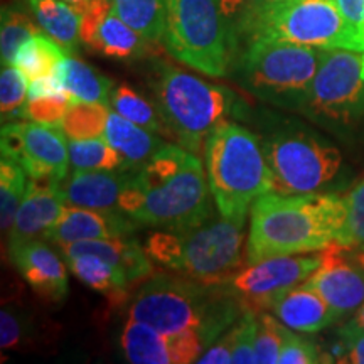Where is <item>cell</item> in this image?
Listing matches in <instances>:
<instances>
[{
	"label": "cell",
	"instance_id": "cell-44",
	"mask_svg": "<svg viewBox=\"0 0 364 364\" xmlns=\"http://www.w3.org/2000/svg\"><path fill=\"white\" fill-rule=\"evenodd\" d=\"M233 348H235L233 332H231V329H230L216 341L215 346H211V348L206 349V351L201 354V358H199L196 363H199V364L233 363Z\"/></svg>",
	"mask_w": 364,
	"mask_h": 364
},
{
	"label": "cell",
	"instance_id": "cell-36",
	"mask_svg": "<svg viewBox=\"0 0 364 364\" xmlns=\"http://www.w3.org/2000/svg\"><path fill=\"white\" fill-rule=\"evenodd\" d=\"M344 199L348 218L338 243L349 250L364 248V181L358 182Z\"/></svg>",
	"mask_w": 364,
	"mask_h": 364
},
{
	"label": "cell",
	"instance_id": "cell-27",
	"mask_svg": "<svg viewBox=\"0 0 364 364\" xmlns=\"http://www.w3.org/2000/svg\"><path fill=\"white\" fill-rule=\"evenodd\" d=\"M68 51L53 38L36 34L34 38L26 41L17 51L12 65L24 73L27 80L34 81L44 76L54 75Z\"/></svg>",
	"mask_w": 364,
	"mask_h": 364
},
{
	"label": "cell",
	"instance_id": "cell-42",
	"mask_svg": "<svg viewBox=\"0 0 364 364\" xmlns=\"http://www.w3.org/2000/svg\"><path fill=\"white\" fill-rule=\"evenodd\" d=\"M24 321L11 309H2L0 314V344L4 349H12L24 338Z\"/></svg>",
	"mask_w": 364,
	"mask_h": 364
},
{
	"label": "cell",
	"instance_id": "cell-46",
	"mask_svg": "<svg viewBox=\"0 0 364 364\" xmlns=\"http://www.w3.org/2000/svg\"><path fill=\"white\" fill-rule=\"evenodd\" d=\"M354 321H356L361 327H364V304L358 309L356 314H354Z\"/></svg>",
	"mask_w": 364,
	"mask_h": 364
},
{
	"label": "cell",
	"instance_id": "cell-40",
	"mask_svg": "<svg viewBox=\"0 0 364 364\" xmlns=\"http://www.w3.org/2000/svg\"><path fill=\"white\" fill-rule=\"evenodd\" d=\"M332 359L324 356L312 341L295 334L290 327H284V344L280 351V364H316L329 363Z\"/></svg>",
	"mask_w": 364,
	"mask_h": 364
},
{
	"label": "cell",
	"instance_id": "cell-7",
	"mask_svg": "<svg viewBox=\"0 0 364 364\" xmlns=\"http://www.w3.org/2000/svg\"><path fill=\"white\" fill-rule=\"evenodd\" d=\"M167 51L182 65L221 78L236 56V39L221 0H164Z\"/></svg>",
	"mask_w": 364,
	"mask_h": 364
},
{
	"label": "cell",
	"instance_id": "cell-23",
	"mask_svg": "<svg viewBox=\"0 0 364 364\" xmlns=\"http://www.w3.org/2000/svg\"><path fill=\"white\" fill-rule=\"evenodd\" d=\"M105 140L120 154L125 171H139L162 147V140L144 127L127 120L120 113L110 112Z\"/></svg>",
	"mask_w": 364,
	"mask_h": 364
},
{
	"label": "cell",
	"instance_id": "cell-11",
	"mask_svg": "<svg viewBox=\"0 0 364 364\" xmlns=\"http://www.w3.org/2000/svg\"><path fill=\"white\" fill-rule=\"evenodd\" d=\"M255 38L317 49L364 51L334 0H284L262 17L250 39Z\"/></svg>",
	"mask_w": 364,
	"mask_h": 364
},
{
	"label": "cell",
	"instance_id": "cell-35",
	"mask_svg": "<svg viewBox=\"0 0 364 364\" xmlns=\"http://www.w3.org/2000/svg\"><path fill=\"white\" fill-rule=\"evenodd\" d=\"M27 76L19 68L14 65L2 68L0 76V108H2V120H14L24 117V110L29 97Z\"/></svg>",
	"mask_w": 364,
	"mask_h": 364
},
{
	"label": "cell",
	"instance_id": "cell-24",
	"mask_svg": "<svg viewBox=\"0 0 364 364\" xmlns=\"http://www.w3.org/2000/svg\"><path fill=\"white\" fill-rule=\"evenodd\" d=\"M43 33L66 49L76 53L81 43V14L65 0H26Z\"/></svg>",
	"mask_w": 364,
	"mask_h": 364
},
{
	"label": "cell",
	"instance_id": "cell-37",
	"mask_svg": "<svg viewBox=\"0 0 364 364\" xmlns=\"http://www.w3.org/2000/svg\"><path fill=\"white\" fill-rule=\"evenodd\" d=\"M257 329L258 312L255 307L247 306L238 321L231 326L233 332V363L236 364H255L257 363Z\"/></svg>",
	"mask_w": 364,
	"mask_h": 364
},
{
	"label": "cell",
	"instance_id": "cell-21",
	"mask_svg": "<svg viewBox=\"0 0 364 364\" xmlns=\"http://www.w3.org/2000/svg\"><path fill=\"white\" fill-rule=\"evenodd\" d=\"M59 248H61L65 258L78 257V255H97V257L120 268L125 273L130 285L139 284V282L154 275V268L147 252L140 247L139 241L130 238V236L75 241V243L63 245Z\"/></svg>",
	"mask_w": 364,
	"mask_h": 364
},
{
	"label": "cell",
	"instance_id": "cell-45",
	"mask_svg": "<svg viewBox=\"0 0 364 364\" xmlns=\"http://www.w3.org/2000/svg\"><path fill=\"white\" fill-rule=\"evenodd\" d=\"M349 257L351 260L356 263L358 267L364 268V248H358V250H349Z\"/></svg>",
	"mask_w": 364,
	"mask_h": 364
},
{
	"label": "cell",
	"instance_id": "cell-47",
	"mask_svg": "<svg viewBox=\"0 0 364 364\" xmlns=\"http://www.w3.org/2000/svg\"><path fill=\"white\" fill-rule=\"evenodd\" d=\"M65 2H68V4H71V6H73V7H76V9H78V11H80V9H81V7H85V6H86V4H88V2H91V0H65Z\"/></svg>",
	"mask_w": 364,
	"mask_h": 364
},
{
	"label": "cell",
	"instance_id": "cell-43",
	"mask_svg": "<svg viewBox=\"0 0 364 364\" xmlns=\"http://www.w3.org/2000/svg\"><path fill=\"white\" fill-rule=\"evenodd\" d=\"M334 4L364 48V0H334Z\"/></svg>",
	"mask_w": 364,
	"mask_h": 364
},
{
	"label": "cell",
	"instance_id": "cell-25",
	"mask_svg": "<svg viewBox=\"0 0 364 364\" xmlns=\"http://www.w3.org/2000/svg\"><path fill=\"white\" fill-rule=\"evenodd\" d=\"M70 270L95 292L103 294L112 304H120L129 297L130 284L120 268L97 255H78L66 258Z\"/></svg>",
	"mask_w": 364,
	"mask_h": 364
},
{
	"label": "cell",
	"instance_id": "cell-13",
	"mask_svg": "<svg viewBox=\"0 0 364 364\" xmlns=\"http://www.w3.org/2000/svg\"><path fill=\"white\" fill-rule=\"evenodd\" d=\"M318 265L321 252L273 257L236 272L223 285L247 306L268 309L290 289L304 284Z\"/></svg>",
	"mask_w": 364,
	"mask_h": 364
},
{
	"label": "cell",
	"instance_id": "cell-34",
	"mask_svg": "<svg viewBox=\"0 0 364 364\" xmlns=\"http://www.w3.org/2000/svg\"><path fill=\"white\" fill-rule=\"evenodd\" d=\"M236 44L248 41L265 14L284 0H221Z\"/></svg>",
	"mask_w": 364,
	"mask_h": 364
},
{
	"label": "cell",
	"instance_id": "cell-2",
	"mask_svg": "<svg viewBox=\"0 0 364 364\" xmlns=\"http://www.w3.org/2000/svg\"><path fill=\"white\" fill-rule=\"evenodd\" d=\"M348 208L336 194H262L252 206L248 265L273 257L321 252L343 233Z\"/></svg>",
	"mask_w": 364,
	"mask_h": 364
},
{
	"label": "cell",
	"instance_id": "cell-41",
	"mask_svg": "<svg viewBox=\"0 0 364 364\" xmlns=\"http://www.w3.org/2000/svg\"><path fill=\"white\" fill-rule=\"evenodd\" d=\"M339 336L343 341L341 344H343L344 358H348V363L364 364V327L353 318L341 327Z\"/></svg>",
	"mask_w": 364,
	"mask_h": 364
},
{
	"label": "cell",
	"instance_id": "cell-9",
	"mask_svg": "<svg viewBox=\"0 0 364 364\" xmlns=\"http://www.w3.org/2000/svg\"><path fill=\"white\" fill-rule=\"evenodd\" d=\"M300 113L339 139L358 136L364 129L363 53L322 49Z\"/></svg>",
	"mask_w": 364,
	"mask_h": 364
},
{
	"label": "cell",
	"instance_id": "cell-48",
	"mask_svg": "<svg viewBox=\"0 0 364 364\" xmlns=\"http://www.w3.org/2000/svg\"><path fill=\"white\" fill-rule=\"evenodd\" d=\"M363 76H364V51H363Z\"/></svg>",
	"mask_w": 364,
	"mask_h": 364
},
{
	"label": "cell",
	"instance_id": "cell-10",
	"mask_svg": "<svg viewBox=\"0 0 364 364\" xmlns=\"http://www.w3.org/2000/svg\"><path fill=\"white\" fill-rule=\"evenodd\" d=\"M272 171L273 191L280 194L318 193L339 174V149L316 130L302 125H284L263 140Z\"/></svg>",
	"mask_w": 364,
	"mask_h": 364
},
{
	"label": "cell",
	"instance_id": "cell-17",
	"mask_svg": "<svg viewBox=\"0 0 364 364\" xmlns=\"http://www.w3.org/2000/svg\"><path fill=\"white\" fill-rule=\"evenodd\" d=\"M81 43L105 58L129 61L142 56L149 41L122 21L113 9H95L81 19Z\"/></svg>",
	"mask_w": 364,
	"mask_h": 364
},
{
	"label": "cell",
	"instance_id": "cell-6",
	"mask_svg": "<svg viewBox=\"0 0 364 364\" xmlns=\"http://www.w3.org/2000/svg\"><path fill=\"white\" fill-rule=\"evenodd\" d=\"M243 226L213 218L193 230L157 231L145 241L150 260L189 279L223 284L243 265Z\"/></svg>",
	"mask_w": 364,
	"mask_h": 364
},
{
	"label": "cell",
	"instance_id": "cell-12",
	"mask_svg": "<svg viewBox=\"0 0 364 364\" xmlns=\"http://www.w3.org/2000/svg\"><path fill=\"white\" fill-rule=\"evenodd\" d=\"M61 125L9 122L2 127L4 157H11L24 167L29 179L63 182L70 169V149Z\"/></svg>",
	"mask_w": 364,
	"mask_h": 364
},
{
	"label": "cell",
	"instance_id": "cell-26",
	"mask_svg": "<svg viewBox=\"0 0 364 364\" xmlns=\"http://www.w3.org/2000/svg\"><path fill=\"white\" fill-rule=\"evenodd\" d=\"M56 75L73 102L103 105L112 102L113 81L78 58L66 56L58 66Z\"/></svg>",
	"mask_w": 364,
	"mask_h": 364
},
{
	"label": "cell",
	"instance_id": "cell-38",
	"mask_svg": "<svg viewBox=\"0 0 364 364\" xmlns=\"http://www.w3.org/2000/svg\"><path fill=\"white\" fill-rule=\"evenodd\" d=\"M284 327L285 324L272 317L270 314L258 312V329H257V363L275 364L280 359L282 344H284Z\"/></svg>",
	"mask_w": 364,
	"mask_h": 364
},
{
	"label": "cell",
	"instance_id": "cell-30",
	"mask_svg": "<svg viewBox=\"0 0 364 364\" xmlns=\"http://www.w3.org/2000/svg\"><path fill=\"white\" fill-rule=\"evenodd\" d=\"M38 22L33 21L29 12L19 6H9L2 9V27H0V51H2V66L14 63L17 51L26 41L41 34Z\"/></svg>",
	"mask_w": 364,
	"mask_h": 364
},
{
	"label": "cell",
	"instance_id": "cell-8",
	"mask_svg": "<svg viewBox=\"0 0 364 364\" xmlns=\"http://www.w3.org/2000/svg\"><path fill=\"white\" fill-rule=\"evenodd\" d=\"M322 49L255 38L236 63L240 83L262 102L300 112L321 63Z\"/></svg>",
	"mask_w": 364,
	"mask_h": 364
},
{
	"label": "cell",
	"instance_id": "cell-33",
	"mask_svg": "<svg viewBox=\"0 0 364 364\" xmlns=\"http://www.w3.org/2000/svg\"><path fill=\"white\" fill-rule=\"evenodd\" d=\"M112 105L117 113L125 117L127 120L144 127L154 134L167 135V129L164 125L157 107H152L147 100L140 97L129 85H118L112 93Z\"/></svg>",
	"mask_w": 364,
	"mask_h": 364
},
{
	"label": "cell",
	"instance_id": "cell-32",
	"mask_svg": "<svg viewBox=\"0 0 364 364\" xmlns=\"http://www.w3.org/2000/svg\"><path fill=\"white\" fill-rule=\"evenodd\" d=\"M68 149L75 171H117L124 166L120 154L100 136L83 140L70 139Z\"/></svg>",
	"mask_w": 364,
	"mask_h": 364
},
{
	"label": "cell",
	"instance_id": "cell-19",
	"mask_svg": "<svg viewBox=\"0 0 364 364\" xmlns=\"http://www.w3.org/2000/svg\"><path fill=\"white\" fill-rule=\"evenodd\" d=\"M12 262L34 292L51 302L65 300L70 290L65 262L43 240H33L11 252Z\"/></svg>",
	"mask_w": 364,
	"mask_h": 364
},
{
	"label": "cell",
	"instance_id": "cell-20",
	"mask_svg": "<svg viewBox=\"0 0 364 364\" xmlns=\"http://www.w3.org/2000/svg\"><path fill=\"white\" fill-rule=\"evenodd\" d=\"M135 171H75L61 182L66 204L100 211H120V198L134 179Z\"/></svg>",
	"mask_w": 364,
	"mask_h": 364
},
{
	"label": "cell",
	"instance_id": "cell-5",
	"mask_svg": "<svg viewBox=\"0 0 364 364\" xmlns=\"http://www.w3.org/2000/svg\"><path fill=\"white\" fill-rule=\"evenodd\" d=\"M152 93L167 136L196 156L206 147L213 130L235 113L238 102L225 86L206 83L169 65H162L157 71Z\"/></svg>",
	"mask_w": 364,
	"mask_h": 364
},
{
	"label": "cell",
	"instance_id": "cell-18",
	"mask_svg": "<svg viewBox=\"0 0 364 364\" xmlns=\"http://www.w3.org/2000/svg\"><path fill=\"white\" fill-rule=\"evenodd\" d=\"M140 225L120 211H100L66 204L48 240L58 247L83 240H107L130 236Z\"/></svg>",
	"mask_w": 364,
	"mask_h": 364
},
{
	"label": "cell",
	"instance_id": "cell-22",
	"mask_svg": "<svg viewBox=\"0 0 364 364\" xmlns=\"http://www.w3.org/2000/svg\"><path fill=\"white\" fill-rule=\"evenodd\" d=\"M282 324L295 332L314 334L338 321V314L306 282L285 292L268 307Z\"/></svg>",
	"mask_w": 364,
	"mask_h": 364
},
{
	"label": "cell",
	"instance_id": "cell-15",
	"mask_svg": "<svg viewBox=\"0 0 364 364\" xmlns=\"http://www.w3.org/2000/svg\"><path fill=\"white\" fill-rule=\"evenodd\" d=\"M120 343L125 358L134 364L194 363L206 351V346L196 332L166 336L135 318L125 322Z\"/></svg>",
	"mask_w": 364,
	"mask_h": 364
},
{
	"label": "cell",
	"instance_id": "cell-4",
	"mask_svg": "<svg viewBox=\"0 0 364 364\" xmlns=\"http://www.w3.org/2000/svg\"><path fill=\"white\" fill-rule=\"evenodd\" d=\"M206 174L220 215L245 225L250 206L273 191L272 171L257 135L233 122H221L208 136Z\"/></svg>",
	"mask_w": 364,
	"mask_h": 364
},
{
	"label": "cell",
	"instance_id": "cell-16",
	"mask_svg": "<svg viewBox=\"0 0 364 364\" xmlns=\"http://www.w3.org/2000/svg\"><path fill=\"white\" fill-rule=\"evenodd\" d=\"M65 208L61 182L31 179L9 233V253L33 240H48Z\"/></svg>",
	"mask_w": 364,
	"mask_h": 364
},
{
	"label": "cell",
	"instance_id": "cell-1",
	"mask_svg": "<svg viewBox=\"0 0 364 364\" xmlns=\"http://www.w3.org/2000/svg\"><path fill=\"white\" fill-rule=\"evenodd\" d=\"M208 184L196 154L179 145H162L135 171L118 209L140 226L182 233L213 218Z\"/></svg>",
	"mask_w": 364,
	"mask_h": 364
},
{
	"label": "cell",
	"instance_id": "cell-3",
	"mask_svg": "<svg viewBox=\"0 0 364 364\" xmlns=\"http://www.w3.org/2000/svg\"><path fill=\"white\" fill-rule=\"evenodd\" d=\"M245 309L243 300L223 284L152 275L132 299L130 318L166 336L196 332L209 348L238 321Z\"/></svg>",
	"mask_w": 364,
	"mask_h": 364
},
{
	"label": "cell",
	"instance_id": "cell-28",
	"mask_svg": "<svg viewBox=\"0 0 364 364\" xmlns=\"http://www.w3.org/2000/svg\"><path fill=\"white\" fill-rule=\"evenodd\" d=\"M113 11L149 43L164 41L166 7L164 0H112Z\"/></svg>",
	"mask_w": 364,
	"mask_h": 364
},
{
	"label": "cell",
	"instance_id": "cell-39",
	"mask_svg": "<svg viewBox=\"0 0 364 364\" xmlns=\"http://www.w3.org/2000/svg\"><path fill=\"white\" fill-rule=\"evenodd\" d=\"M71 103L73 98L68 91H63L59 95H49V97L27 98L24 118L38 122V124L59 125Z\"/></svg>",
	"mask_w": 364,
	"mask_h": 364
},
{
	"label": "cell",
	"instance_id": "cell-29",
	"mask_svg": "<svg viewBox=\"0 0 364 364\" xmlns=\"http://www.w3.org/2000/svg\"><path fill=\"white\" fill-rule=\"evenodd\" d=\"M26 171L11 157L0 159V228L9 235L16 220L17 209L24 199L27 184Z\"/></svg>",
	"mask_w": 364,
	"mask_h": 364
},
{
	"label": "cell",
	"instance_id": "cell-31",
	"mask_svg": "<svg viewBox=\"0 0 364 364\" xmlns=\"http://www.w3.org/2000/svg\"><path fill=\"white\" fill-rule=\"evenodd\" d=\"M110 110L103 103L73 102L61 120V129L70 139H97L105 134Z\"/></svg>",
	"mask_w": 364,
	"mask_h": 364
},
{
	"label": "cell",
	"instance_id": "cell-14",
	"mask_svg": "<svg viewBox=\"0 0 364 364\" xmlns=\"http://www.w3.org/2000/svg\"><path fill=\"white\" fill-rule=\"evenodd\" d=\"M306 284L326 300L338 317L356 312L364 304V268L351 260L349 248L338 241L321 250V265Z\"/></svg>",
	"mask_w": 364,
	"mask_h": 364
}]
</instances>
